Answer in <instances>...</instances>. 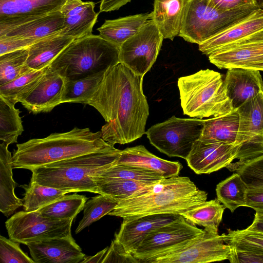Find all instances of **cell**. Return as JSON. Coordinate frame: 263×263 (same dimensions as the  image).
<instances>
[{
  "label": "cell",
  "mask_w": 263,
  "mask_h": 263,
  "mask_svg": "<svg viewBox=\"0 0 263 263\" xmlns=\"http://www.w3.org/2000/svg\"><path fill=\"white\" fill-rule=\"evenodd\" d=\"M248 187L237 172L220 182L216 187L217 199L232 213L246 206Z\"/></svg>",
  "instance_id": "cell-31"
},
{
  "label": "cell",
  "mask_w": 263,
  "mask_h": 263,
  "mask_svg": "<svg viewBox=\"0 0 263 263\" xmlns=\"http://www.w3.org/2000/svg\"><path fill=\"white\" fill-rule=\"evenodd\" d=\"M259 9L254 5L223 11L215 8L209 0H187L179 36L199 45Z\"/></svg>",
  "instance_id": "cell-7"
},
{
  "label": "cell",
  "mask_w": 263,
  "mask_h": 263,
  "mask_svg": "<svg viewBox=\"0 0 263 263\" xmlns=\"http://www.w3.org/2000/svg\"><path fill=\"white\" fill-rule=\"evenodd\" d=\"M118 202L114 199L99 194L87 201L83 209V217L76 230L78 234L103 216L108 215Z\"/></svg>",
  "instance_id": "cell-39"
},
{
  "label": "cell",
  "mask_w": 263,
  "mask_h": 263,
  "mask_svg": "<svg viewBox=\"0 0 263 263\" xmlns=\"http://www.w3.org/2000/svg\"><path fill=\"white\" fill-rule=\"evenodd\" d=\"M226 242L236 249L263 251V232L248 228L243 230H228Z\"/></svg>",
  "instance_id": "cell-41"
},
{
  "label": "cell",
  "mask_w": 263,
  "mask_h": 263,
  "mask_svg": "<svg viewBox=\"0 0 263 263\" xmlns=\"http://www.w3.org/2000/svg\"><path fill=\"white\" fill-rule=\"evenodd\" d=\"M19 243L0 236L1 263H34L20 247Z\"/></svg>",
  "instance_id": "cell-43"
},
{
  "label": "cell",
  "mask_w": 263,
  "mask_h": 263,
  "mask_svg": "<svg viewBox=\"0 0 263 263\" xmlns=\"http://www.w3.org/2000/svg\"><path fill=\"white\" fill-rule=\"evenodd\" d=\"M237 109L239 126L236 145L242 146L239 162L246 163L263 155V92Z\"/></svg>",
  "instance_id": "cell-12"
},
{
  "label": "cell",
  "mask_w": 263,
  "mask_h": 263,
  "mask_svg": "<svg viewBox=\"0 0 263 263\" xmlns=\"http://www.w3.org/2000/svg\"><path fill=\"white\" fill-rule=\"evenodd\" d=\"M226 208L217 199L205 201L180 214L193 223L204 227L213 233H218V228Z\"/></svg>",
  "instance_id": "cell-30"
},
{
  "label": "cell",
  "mask_w": 263,
  "mask_h": 263,
  "mask_svg": "<svg viewBox=\"0 0 263 263\" xmlns=\"http://www.w3.org/2000/svg\"><path fill=\"white\" fill-rule=\"evenodd\" d=\"M28 54V48L0 55V86L32 70L26 65Z\"/></svg>",
  "instance_id": "cell-37"
},
{
  "label": "cell",
  "mask_w": 263,
  "mask_h": 263,
  "mask_svg": "<svg viewBox=\"0 0 263 263\" xmlns=\"http://www.w3.org/2000/svg\"><path fill=\"white\" fill-rule=\"evenodd\" d=\"M25 193L22 199L24 211H36L63 197L69 191L41 185L30 180L28 185L22 186Z\"/></svg>",
  "instance_id": "cell-35"
},
{
  "label": "cell",
  "mask_w": 263,
  "mask_h": 263,
  "mask_svg": "<svg viewBox=\"0 0 263 263\" xmlns=\"http://www.w3.org/2000/svg\"><path fill=\"white\" fill-rule=\"evenodd\" d=\"M163 39L155 23L148 21L119 47V62L144 77L155 62Z\"/></svg>",
  "instance_id": "cell-11"
},
{
  "label": "cell",
  "mask_w": 263,
  "mask_h": 263,
  "mask_svg": "<svg viewBox=\"0 0 263 263\" xmlns=\"http://www.w3.org/2000/svg\"><path fill=\"white\" fill-rule=\"evenodd\" d=\"M65 81L64 78L49 67L22 104L33 114L50 112L62 103Z\"/></svg>",
  "instance_id": "cell-17"
},
{
  "label": "cell",
  "mask_w": 263,
  "mask_h": 263,
  "mask_svg": "<svg viewBox=\"0 0 263 263\" xmlns=\"http://www.w3.org/2000/svg\"><path fill=\"white\" fill-rule=\"evenodd\" d=\"M229 260L231 263H263V251L232 247Z\"/></svg>",
  "instance_id": "cell-46"
},
{
  "label": "cell",
  "mask_w": 263,
  "mask_h": 263,
  "mask_svg": "<svg viewBox=\"0 0 263 263\" xmlns=\"http://www.w3.org/2000/svg\"><path fill=\"white\" fill-rule=\"evenodd\" d=\"M209 1L215 8L223 11L255 5V0H209Z\"/></svg>",
  "instance_id": "cell-48"
},
{
  "label": "cell",
  "mask_w": 263,
  "mask_h": 263,
  "mask_svg": "<svg viewBox=\"0 0 263 263\" xmlns=\"http://www.w3.org/2000/svg\"><path fill=\"white\" fill-rule=\"evenodd\" d=\"M108 249V247L91 256H86L81 263H102Z\"/></svg>",
  "instance_id": "cell-50"
},
{
  "label": "cell",
  "mask_w": 263,
  "mask_h": 263,
  "mask_svg": "<svg viewBox=\"0 0 263 263\" xmlns=\"http://www.w3.org/2000/svg\"><path fill=\"white\" fill-rule=\"evenodd\" d=\"M248 228L263 232V214L260 215L255 214L253 221Z\"/></svg>",
  "instance_id": "cell-51"
},
{
  "label": "cell",
  "mask_w": 263,
  "mask_h": 263,
  "mask_svg": "<svg viewBox=\"0 0 263 263\" xmlns=\"http://www.w3.org/2000/svg\"><path fill=\"white\" fill-rule=\"evenodd\" d=\"M249 68L255 69L259 71H263V62L254 65Z\"/></svg>",
  "instance_id": "cell-52"
},
{
  "label": "cell",
  "mask_w": 263,
  "mask_h": 263,
  "mask_svg": "<svg viewBox=\"0 0 263 263\" xmlns=\"http://www.w3.org/2000/svg\"><path fill=\"white\" fill-rule=\"evenodd\" d=\"M204 232V229L198 228L180 215L149 232L133 255L140 263H147L155 258L181 250Z\"/></svg>",
  "instance_id": "cell-8"
},
{
  "label": "cell",
  "mask_w": 263,
  "mask_h": 263,
  "mask_svg": "<svg viewBox=\"0 0 263 263\" xmlns=\"http://www.w3.org/2000/svg\"><path fill=\"white\" fill-rule=\"evenodd\" d=\"M67 0H0V36L39 17L61 10Z\"/></svg>",
  "instance_id": "cell-15"
},
{
  "label": "cell",
  "mask_w": 263,
  "mask_h": 263,
  "mask_svg": "<svg viewBox=\"0 0 263 263\" xmlns=\"http://www.w3.org/2000/svg\"><path fill=\"white\" fill-rule=\"evenodd\" d=\"M163 178L151 170L134 166L115 164L103 171L96 178L98 180L122 179L153 183Z\"/></svg>",
  "instance_id": "cell-40"
},
{
  "label": "cell",
  "mask_w": 263,
  "mask_h": 263,
  "mask_svg": "<svg viewBox=\"0 0 263 263\" xmlns=\"http://www.w3.org/2000/svg\"><path fill=\"white\" fill-rule=\"evenodd\" d=\"M20 113L14 104L0 96V140L8 145L16 143L24 131Z\"/></svg>",
  "instance_id": "cell-36"
},
{
  "label": "cell",
  "mask_w": 263,
  "mask_h": 263,
  "mask_svg": "<svg viewBox=\"0 0 263 263\" xmlns=\"http://www.w3.org/2000/svg\"><path fill=\"white\" fill-rule=\"evenodd\" d=\"M263 33V9L198 45L206 55L223 47L240 42Z\"/></svg>",
  "instance_id": "cell-21"
},
{
  "label": "cell",
  "mask_w": 263,
  "mask_h": 263,
  "mask_svg": "<svg viewBox=\"0 0 263 263\" xmlns=\"http://www.w3.org/2000/svg\"><path fill=\"white\" fill-rule=\"evenodd\" d=\"M187 0H154L152 20L164 39L179 36Z\"/></svg>",
  "instance_id": "cell-24"
},
{
  "label": "cell",
  "mask_w": 263,
  "mask_h": 263,
  "mask_svg": "<svg viewBox=\"0 0 263 263\" xmlns=\"http://www.w3.org/2000/svg\"><path fill=\"white\" fill-rule=\"evenodd\" d=\"M116 164L151 170L165 178L179 176L182 168L179 162L160 158L150 153L142 145L121 150Z\"/></svg>",
  "instance_id": "cell-23"
},
{
  "label": "cell",
  "mask_w": 263,
  "mask_h": 263,
  "mask_svg": "<svg viewBox=\"0 0 263 263\" xmlns=\"http://www.w3.org/2000/svg\"><path fill=\"white\" fill-rule=\"evenodd\" d=\"M248 188L263 187V155L236 167Z\"/></svg>",
  "instance_id": "cell-42"
},
{
  "label": "cell",
  "mask_w": 263,
  "mask_h": 263,
  "mask_svg": "<svg viewBox=\"0 0 263 263\" xmlns=\"http://www.w3.org/2000/svg\"><path fill=\"white\" fill-rule=\"evenodd\" d=\"M8 144H0V210L6 217L12 215L23 206L22 199L15 194L16 183L13 179L12 156Z\"/></svg>",
  "instance_id": "cell-25"
},
{
  "label": "cell",
  "mask_w": 263,
  "mask_h": 263,
  "mask_svg": "<svg viewBox=\"0 0 263 263\" xmlns=\"http://www.w3.org/2000/svg\"><path fill=\"white\" fill-rule=\"evenodd\" d=\"M108 262H137L140 261L133 254L128 252L119 242L115 239L112 240L102 263Z\"/></svg>",
  "instance_id": "cell-44"
},
{
  "label": "cell",
  "mask_w": 263,
  "mask_h": 263,
  "mask_svg": "<svg viewBox=\"0 0 263 263\" xmlns=\"http://www.w3.org/2000/svg\"><path fill=\"white\" fill-rule=\"evenodd\" d=\"M223 82L228 96L235 109L263 92L262 78L260 71L255 69H228Z\"/></svg>",
  "instance_id": "cell-20"
},
{
  "label": "cell",
  "mask_w": 263,
  "mask_h": 263,
  "mask_svg": "<svg viewBox=\"0 0 263 263\" xmlns=\"http://www.w3.org/2000/svg\"><path fill=\"white\" fill-rule=\"evenodd\" d=\"M241 145H234L211 139L197 140L186 159L196 174H209L227 167L235 159L240 160Z\"/></svg>",
  "instance_id": "cell-14"
},
{
  "label": "cell",
  "mask_w": 263,
  "mask_h": 263,
  "mask_svg": "<svg viewBox=\"0 0 263 263\" xmlns=\"http://www.w3.org/2000/svg\"><path fill=\"white\" fill-rule=\"evenodd\" d=\"M203 127L202 119L173 116L152 126L145 134L150 143L160 152L186 160L193 144L200 138Z\"/></svg>",
  "instance_id": "cell-9"
},
{
  "label": "cell",
  "mask_w": 263,
  "mask_h": 263,
  "mask_svg": "<svg viewBox=\"0 0 263 263\" xmlns=\"http://www.w3.org/2000/svg\"><path fill=\"white\" fill-rule=\"evenodd\" d=\"M208 58L220 69L249 68L263 62V33L217 49Z\"/></svg>",
  "instance_id": "cell-16"
},
{
  "label": "cell",
  "mask_w": 263,
  "mask_h": 263,
  "mask_svg": "<svg viewBox=\"0 0 263 263\" xmlns=\"http://www.w3.org/2000/svg\"><path fill=\"white\" fill-rule=\"evenodd\" d=\"M74 218L53 219L44 217L37 211H20L5 222L12 240L27 245L28 243L71 235Z\"/></svg>",
  "instance_id": "cell-10"
},
{
  "label": "cell",
  "mask_w": 263,
  "mask_h": 263,
  "mask_svg": "<svg viewBox=\"0 0 263 263\" xmlns=\"http://www.w3.org/2000/svg\"><path fill=\"white\" fill-rule=\"evenodd\" d=\"M131 0H101L100 12H110L118 10Z\"/></svg>",
  "instance_id": "cell-49"
},
{
  "label": "cell",
  "mask_w": 263,
  "mask_h": 263,
  "mask_svg": "<svg viewBox=\"0 0 263 263\" xmlns=\"http://www.w3.org/2000/svg\"><path fill=\"white\" fill-rule=\"evenodd\" d=\"M64 27V18L59 10L17 26L5 35L40 40L60 33Z\"/></svg>",
  "instance_id": "cell-28"
},
{
  "label": "cell",
  "mask_w": 263,
  "mask_h": 263,
  "mask_svg": "<svg viewBox=\"0 0 263 263\" xmlns=\"http://www.w3.org/2000/svg\"><path fill=\"white\" fill-rule=\"evenodd\" d=\"M143 78L119 62L106 70L88 103L105 120L102 138L111 145L130 143L145 134L149 106Z\"/></svg>",
  "instance_id": "cell-1"
},
{
  "label": "cell",
  "mask_w": 263,
  "mask_h": 263,
  "mask_svg": "<svg viewBox=\"0 0 263 263\" xmlns=\"http://www.w3.org/2000/svg\"><path fill=\"white\" fill-rule=\"evenodd\" d=\"M121 150L112 147L33 168L31 181L70 193H98L96 178L115 165Z\"/></svg>",
  "instance_id": "cell-4"
},
{
  "label": "cell",
  "mask_w": 263,
  "mask_h": 263,
  "mask_svg": "<svg viewBox=\"0 0 263 263\" xmlns=\"http://www.w3.org/2000/svg\"><path fill=\"white\" fill-rule=\"evenodd\" d=\"M180 215L153 214L133 218H123L115 239L129 253L133 254L141 242L152 231L168 223Z\"/></svg>",
  "instance_id": "cell-19"
},
{
  "label": "cell",
  "mask_w": 263,
  "mask_h": 263,
  "mask_svg": "<svg viewBox=\"0 0 263 263\" xmlns=\"http://www.w3.org/2000/svg\"><path fill=\"white\" fill-rule=\"evenodd\" d=\"M96 183L98 194L107 196L119 202L152 183L134 180L109 179L96 180Z\"/></svg>",
  "instance_id": "cell-38"
},
{
  "label": "cell",
  "mask_w": 263,
  "mask_h": 263,
  "mask_svg": "<svg viewBox=\"0 0 263 263\" xmlns=\"http://www.w3.org/2000/svg\"><path fill=\"white\" fill-rule=\"evenodd\" d=\"M39 40H40L9 36L6 35L0 36V55L15 50L28 48Z\"/></svg>",
  "instance_id": "cell-45"
},
{
  "label": "cell",
  "mask_w": 263,
  "mask_h": 263,
  "mask_svg": "<svg viewBox=\"0 0 263 263\" xmlns=\"http://www.w3.org/2000/svg\"><path fill=\"white\" fill-rule=\"evenodd\" d=\"M92 2L67 0L60 11L64 18V29L60 34L78 39L91 34L99 13Z\"/></svg>",
  "instance_id": "cell-22"
},
{
  "label": "cell",
  "mask_w": 263,
  "mask_h": 263,
  "mask_svg": "<svg viewBox=\"0 0 263 263\" xmlns=\"http://www.w3.org/2000/svg\"><path fill=\"white\" fill-rule=\"evenodd\" d=\"M223 76L209 69L180 77L177 85L183 114L202 119L227 114L233 109Z\"/></svg>",
  "instance_id": "cell-6"
},
{
  "label": "cell",
  "mask_w": 263,
  "mask_h": 263,
  "mask_svg": "<svg viewBox=\"0 0 263 263\" xmlns=\"http://www.w3.org/2000/svg\"><path fill=\"white\" fill-rule=\"evenodd\" d=\"M238 126L239 115L237 109L234 108L227 114L203 120L200 138L237 145Z\"/></svg>",
  "instance_id": "cell-29"
},
{
  "label": "cell",
  "mask_w": 263,
  "mask_h": 263,
  "mask_svg": "<svg viewBox=\"0 0 263 263\" xmlns=\"http://www.w3.org/2000/svg\"><path fill=\"white\" fill-rule=\"evenodd\" d=\"M60 32L43 38L28 47L26 65L33 70H41L52 61L74 40Z\"/></svg>",
  "instance_id": "cell-26"
},
{
  "label": "cell",
  "mask_w": 263,
  "mask_h": 263,
  "mask_svg": "<svg viewBox=\"0 0 263 263\" xmlns=\"http://www.w3.org/2000/svg\"><path fill=\"white\" fill-rule=\"evenodd\" d=\"M114 147L102 138L101 131L74 127L71 130L52 133L16 144L12 156L13 168L31 170L57 161Z\"/></svg>",
  "instance_id": "cell-3"
},
{
  "label": "cell",
  "mask_w": 263,
  "mask_h": 263,
  "mask_svg": "<svg viewBox=\"0 0 263 263\" xmlns=\"http://www.w3.org/2000/svg\"><path fill=\"white\" fill-rule=\"evenodd\" d=\"M246 206L256 211V214H263V187L249 188Z\"/></svg>",
  "instance_id": "cell-47"
},
{
  "label": "cell",
  "mask_w": 263,
  "mask_h": 263,
  "mask_svg": "<svg viewBox=\"0 0 263 263\" xmlns=\"http://www.w3.org/2000/svg\"><path fill=\"white\" fill-rule=\"evenodd\" d=\"M105 72L79 80L66 81L62 103L70 102L88 104L97 90Z\"/></svg>",
  "instance_id": "cell-32"
},
{
  "label": "cell",
  "mask_w": 263,
  "mask_h": 263,
  "mask_svg": "<svg viewBox=\"0 0 263 263\" xmlns=\"http://www.w3.org/2000/svg\"><path fill=\"white\" fill-rule=\"evenodd\" d=\"M27 246L35 263H81L86 256L71 235L31 242Z\"/></svg>",
  "instance_id": "cell-18"
},
{
  "label": "cell",
  "mask_w": 263,
  "mask_h": 263,
  "mask_svg": "<svg viewBox=\"0 0 263 263\" xmlns=\"http://www.w3.org/2000/svg\"><path fill=\"white\" fill-rule=\"evenodd\" d=\"M255 5L260 9H263V0H255Z\"/></svg>",
  "instance_id": "cell-53"
},
{
  "label": "cell",
  "mask_w": 263,
  "mask_h": 263,
  "mask_svg": "<svg viewBox=\"0 0 263 263\" xmlns=\"http://www.w3.org/2000/svg\"><path fill=\"white\" fill-rule=\"evenodd\" d=\"M87 199L85 196L77 194L65 195L36 211L43 217L53 219L74 218L83 210Z\"/></svg>",
  "instance_id": "cell-34"
},
{
  "label": "cell",
  "mask_w": 263,
  "mask_h": 263,
  "mask_svg": "<svg viewBox=\"0 0 263 263\" xmlns=\"http://www.w3.org/2000/svg\"><path fill=\"white\" fill-rule=\"evenodd\" d=\"M151 20L152 13H146L105 20L97 30L102 38L120 47Z\"/></svg>",
  "instance_id": "cell-27"
},
{
  "label": "cell",
  "mask_w": 263,
  "mask_h": 263,
  "mask_svg": "<svg viewBox=\"0 0 263 263\" xmlns=\"http://www.w3.org/2000/svg\"><path fill=\"white\" fill-rule=\"evenodd\" d=\"M208 193L187 177L176 176L149 184L120 201L108 215L133 218L161 214H179L206 201Z\"/></svg>",
  "instance_id": "cell-2"
},
{
  "label": "cell",
  "mask_w": 263,
  "mask_h": 263,
  "mask_svg": "<svg viewBox=\"0 0 263 263\" xmlns=\"http://www.w3.org/2000/svg\"><path fill=\"white\" fill-rule=\"evenodd\" d=\"M204 231L185 248L147 263H207L229 260L232 247L226 242V234Z\"/></svg>",
  "instance_id": "cell-13"
},
{
  "label": "cell",
  "mask_w": 263,
  "mask_h": 263,
  "mask_svg": "<svg viewBox=\"0 0 263 263\" xmlns=\"http://www.w3.org/2000/svg\"><path fill=\"white\" fill-rule=\"evenodd\" d=\"M49 65L41 70H31L0 86V96L15 104L22 103L36 84Z\"/></svg>",
  "instance_id": "cell-33"
},
{
  "label": "cell",
  "mask_w": 263,
  "mask_h": 263,
  "mask_svg": "<svg viewBox=\"0 0 263 263\" xmlns=\"http://www.w3.org/2000/svg\"><path fill=\"white\" fill-rule=\"evenodd\" d=\"M119 47L100 35L74 39L50 63L49 68L66 81L105 72L119 62Z\"/></svg>",
  "instance_id": "cell-5"
}]
</instances>
